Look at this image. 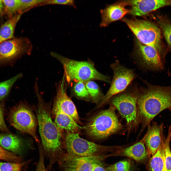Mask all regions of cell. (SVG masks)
I'll return each mask as SVG.
<instances>
[{
	"label": "cell",
	"mask_w": 171,
	"mask_h": 171,
	"mask_svg": "<svg viewBox=\"0 0 171 171\" xmlns=\"http://www.w3.org/2000/svg\"><path fill=\"white\" fill-rule=\"evenodd\" d=\"M38 99L34 106L39 131L42 140V146L45 156L49 160L47 169L51 170L54 164L64 155V138L62 131L57 126L51 118L50 103H46L39 93L38 88H34Z\"/></svg>",
	"instance_id": "6da1fadb"
},
{
	"label": "cell",
	"mask_w": 171,
	"mask_h": 171,
	"mask_svg": "<svg viewBox=\"0 0 171 171\" xmlns=\"http://www.w3.org/2000/svg\"><path fill=\"white\" fill-rule=\"evenodd\" d=\"M137 105L138 121L144 128L160 112L171 108V86L148 84L138 91Z\"/></svg>",
	"instance_id": "7a4b0ae2"
},
{
	"label": "cell",
	"mask_w": 171,
	"mask_h": 171,
	"mask_svg": "<svg viewBox=\"0 0 171 171\" xmlns=\"http://www.w3.org/2000/svg\"><path fill=\"white\" fill-rule=\"evenodd\" d=\"M50 54L62 65L64 70L63 75L68 85L76 81L84 82L96 80L109 83L111 82L110 78L99 71L95 67L94 63L91 61L75 60L52 52Z\"/></svg>",
	"instance_id": "3957f363"
},
{
	"label": "cell",
	"mask_w": 171,
	"mask_h": 171,
	"mask_svg": "<svg viewBox=\"0 0 171 171\" xmlns=\"http://www.w3.org/2000/svg\"><path fill=\"white\" fill-rule=\"evenodd\" d=\"M111 106L91 117L84 127L86 134L95 139H102L116 132L122 127L115 112Z\"/></svg>",
	"instance_id": "277c9868"
},
{
	"label": "cell",
	"mask_w": 171,
	"mask_h": 171,
	"mask_svg": "<svg viewBox=\"0 0 171 171\" xmlns=\"http://www.w3.org/2000/svg\"><path fill=\"white\" fill-rule=\"evenodd\" d=\"M142 43L155 48L165 62L166 50L162 45L161 30L153 23L138 19H122Z\"/></svg>",
	"instance_id": "5b68a950"
},
{
	"label": "cell",
	"mask_w": 171,
	"mask_h": 171,
	"mask_svg": "<svg viewBox=\"0 0 171 171\" xmlns=\"http://www.w3.org/2000/svg\"><path fill=\"white\" fill-rule=\"evenodd\" d=\"M139 90L137 87L115 95L111 100V106L117 109L126 120L129 129L137 126L138 118L137 102Z\"/></svg>",
	"instance_id": "8992f818"
},
{
	"label": "cell",
	"mask_w": 171,
	"mask_h": 171,
	"mask_svg": "<svg viewBox=\"0 0 171 171\" xmlns=\"http://www.w3.org/2000/svg\"><path fill=\"white\" fill-rule=\"evenodd\" d=\"M9 118L11 125L31 135L37 142L39 143L36 134L37 119L27 104L22 103L14 107L10 111Z\"/></svg>",
	"instance_id": "52a82bcc"
},
{
	"label": "cell",
	"mask_w": 171,
	"mask_h": 171,
	"mask_svg": "<svg viewBox=\"0 0 171 171\" xmlns=\"http://www.w3.org/2000/svg\"><path fill=\"white\" fill-rule=\"evenodd\" d=\"M64 144L66 154L73 156L102 155V153L107 149L106 146L81 138L78 133H66L64 137Z\"/></svg>",
	"instance_id": "ba28073f"
},
{
	"label": "cell",
	"mask_w": 171,
	"mask_h": 171,
	"mask_svg": "<svg viewBox=\"0 0 171 171\" xmlns=\"http://www.w3.org/2000/svg\"><path fill=\"white\" fill-rule=\"evenodd\" d=\"M113 77L109 90L98 104L100 106L114 96L125 90L133 80L135 74L133 70L121 64L118 61L111 64Z\"/></svg>",
	"instance_id": "9c48e42d"
},
{
	"label": "cell",
	"mask_w": 171,
	"mask_h": 171,
	"mask_svg": "<svg viewBox=\"0 0 171 171\" xmlns=\"http://www.w3.org/2000/svg\"><path fill=\"white\" fill-rule=\"evenodd\" d=\"M33 46L25 37L13 38L0 43V61L14 59L24 55H30Z\"/></svg>",
	"instance_id": "30bf717a"
},
{
	"label": "cell",
	"mask_w": 171,
	"mask_h": 171,
	"mask_svg": "<svg viewBox=\"0 0 171 171\" xmlns=\"http://www.w3.org/2000/svg\"><path fill=\"white\" fill-rule=\"evenodd\" d=\"M68 84L63 75L62 79L56 85V95L52 111L58 110L71 117L78 124L81 123L76 106L67 95Z\"/></svg>",
	"instance_id": "8fae6325"
},
{
	"label": "cell",
	"mask_w": 171,
	"mask_h": 171,
	"mask_svg": "<svg viewBox=\"0 0 171 171\" xmlns=\"http://www.w3.org/2000/svg\"><path fill=\"white\" fill-rule=\"evenodd\" d=\"M104 157L102 155L76 157L65 154L58 162L63 171H92Z\"/></svg>",
	"instance_id": "7c38bea8"
},
{
	"label": "cell",
	"mask_w": 171,
	"mask_h": 171,
	"mask_svg": "<svg viewBox=\"0 0 171 171\" xmlns=\"http://www.w3.org/2000/svg\"><path fill=\"white\" fill-rule=\"evenodd\" d=\"M137 56L141 64L148 69L160 71L164 69L165 62L157 50L137 41Z\"/></svg>",
	"instance_id": "4fadbf2b"
},
{
	"label": "cell",
	"mask_w": 171,
	"mask_h": 171,
	"mask_svg": "<svg viewBox=\"0 0 171 171\" xmlns=\"http://www.w3.org/2000/svg\"><path fill=\"white\" fill-rule=\"evenodd\" d=\"M131 6L130 13L134 16H141L166 6L171 5V0H130L126 1Z\"/></svg>",
	"instance_id": "5bb4252c"
},
{
	"label": "cell",
	"mask_w": 171,
	"mask_h": 171,
	"mask_svg": "<svg viewBox=\"0 0 171 171\" xmlns=\"http://www.w3.org/2000/svg\"><path fill=\"white\" fill-rule=\"evenodd\" d=\"M164 124H158L153 122L148 128L146 133L145 143L149 156H153L155 153L166 138L164 134Z\"/></svg>",
	"instance_id": "9a60e30c"
},
{
	"label": "cell",
	"mask_w": 171,
	"mask_h": 171,
	"mask_svg": "<svg viewBox=\"0 0 171 171\" xmlns=\"http://www.w3.org/2000/svg\"><path fill=\"white\" fill-rule=\"evenodd\" d=\"M125 1L108 5L104 9L100 10L101 22V27L108 26L110 23L121 19L126 14L129 13L130 10L126 9L127 5Z\"/></svg>",
	"instance_id": "2e32d148"
},
{
	"label": "cell",
	"mask_w": 171,
	"mask_h": 171,
	"mask_svg": "<svg viewBox=\"0 0 171 171\" xmlns=\"http://www.w3.org/2000/svg\"><path fill=\"white\" fill-rule=\"evenodd\" d=\"M52 112L55 116L54 123L61 131L65 130L66 133H77L82 128L68 115L58 110Z\"/></svg>",
	"instance_id": "e0dca14e"
},
{
	"label": "cell",
	"mask_w": 171,
	"mask_h": 171,
	"mask_svg": "<svg viewBox=\"0 0 171 171\" xmlns=\"http://www.w3.org/2000/svg\"><path fill=\"white\" fill-rule=\"evenodd\" d=\"M23 144L22 140L15 135L0 133V145L7 151L19 153L21 151Z\"/></svg>",
	"instance_id": "ac0fdd59"
},
{
	"label": "cell",
	"mask_w": 171,
	"mask_h": 171,
	"mask_svg": "<svg viewBox=\"0 0 171 171\" xmlns=\"http://www.w3.org/2000/svg\"><path fill=\"white\" fill-rule=\"evenodd\" d=\"M145 135L140 141L124 149L123 154L137 161L142 160L148 155L144 146Z\"/></svg>",
	"instance_id": "d6986e66"
},
{
	"label": "cell",
	"mask_w": 171,
	"mask_h": 171,
	"mask_svg": "<svg viewBox=\"0 0 171 171\" xmlns=\"http://www.w3.org/2000/svg\"><path fill=\"white\" fill-rule=\"evenodd\" d=\"M22 14L18 13L5 22L0 28V43L14 38L15 28Z\"/></svg>",
	"instance_id": "ffe728a7"
},
{
	"label": "cell",
	"mask_w": 171,
	"mask_h": 171,
	"mask_svg": "<svg viewBox=\"0 0 171 171\" xmlns=\"http://www.w3.org/2000/svg\"><path fill=\"white\" fill-rule=\"evenodd\" d=\"M165 140L150 159L148 165L149 171H167L164 149Z\"/></svg>",
	"instance_id": "44dd1931"
},
{
	"label": "cell",
	"mask_w": 171,
	"mask_h": 171,
	"mask_svg": "<svg viewBox=\"0 0 171 171\" xmlns=\"http://www.w3.org/2000/svg\"><path fill=\"white\" fill-rule=\"evenodd\" d=\"M157 21L169 48L171 50V22L165 16L157 17Z\"/></svg>",
	"instance_id": "7402d4cb"
},
{
	"label": "cell",
	"mask_w": 171,
	"mask_h": 171,
	"mask_svg": "<svg viewBox=\"0 0 171 171\" xmlns=\"http://www.w3.org/2000/svg\"><path fill=\"white\" fill-rule=\"evenodd\" d=\"M71 83L72 84L71 88V91L75 97L78 99L86 101L91 100L90 96L84 82L76 81Z\"/></svg>",
	"instance_id": "603a6c76"
},
{
	"label": "cell",
	"mask_w": 171,
	"mask_h": 171,
	"mask_svg": "<svg viewBox=\"0 0 171 171\" xmlns=\"http://www.w3.org/2000/svg\"><path fill=\"white\" fill-rule=\"evenodd\" d=\"M91 100L98 104L104 96L98 85L93 81L84 82Z\"/></svg>",
	"instance_id": "cb8c5ba5"
},
{
	"label": "cell",
	"mask_w": 171,
	"mask_h": 171,
	"mask_svg": "<svg viewBox=\"0 0 171 171\" xmlns=\"http://www.w3.org/2000/svg\"><path fill=\"white\" fill-rule=\"evenodd\" d=\"M2 1L4 11L10 18L18 13H22L20 11V0H2Z\"/></svg>",
	"instance_id": "d4e9b609"
},
{
	"label": "cell",
	"mask_w": 171,
	"mask_h": 171,
	"mask_svg": "<svg viewBox=\"0 0 171 171\" xmlns=\"http://www.w3.org/2000/svg\"><path fill=\"white\" fill-rule=\"evenodd\" d=\"M22 76L20 73L6 81L0 83V100L6 96L14 84Z\"/></svg>",
	"instance_id": "484cf974"
},
{
	"label": "cell",
	"mask_w": 171,
	"mask_h": 171,
	"mask_svg": "<svg viewBox=\"0 0 171 171\" xmlns=\"http://www.w3.org/2000/svg\"><path fill=\"white\" fill-rule=\"evenodd\" d=\"M171 139V124L169 126L167 136L164 143V149L165 163L167 171H171V151L170 142Z\"/></svg>",
	"instance_id": "4316f807"
},
{
	"label": "cell",
	"mask_w": 171,
	"mask_h": 171,
	"mask_svg": "<svg viewBox=\"0 0 171 171\" xmlns=\"http://www.w3.org/2000/svg\"><path fill=\"white\" fill-rule=\"evenodd\" d=\"M29 162L28 161L21 163L0 162V171H21L23 167Z\"/></svg>",
	"instance_id": "83f0119b"
},
{
	"label": "cell",
	"mask_w": 171,
	"mask_h": 171,
	"mask_svg": "<svg viewBox=\"0 0 171 171\" xmlns=\"http://www.w3.org/2000/svg\"><path fill=\"white\" fill-rule=\"evenodd\" d=\"M0 159L15 163H21L22 161L21 157L6 150L0 146Z\"/></svg>",
	"instance_id": "f1b7e54d"
},
{
	"label": "cell",
	"mask_w": 171,
	"mask_h": 171,
	"mask_svg": "<svg viewBox=\"0 0 171 171\" xmlns=\"http://www.w3.org/2000/svg\"><path fill=\"white\" fill-rule=\"evenodd\" d=\"M46 0H20V11L23 14L34 7L41 5Z\"/></svg>",
	"instance_id": "f546056e"
},
{
	"label": "cell",
	"mask_w": 171,
	"mask_h": 171,
	"mask_svg": "<svg viewBox=\"0 0 171 171\" xmlns=\"http://www.w3.org/2000/svg\"><path fill=\"white\" fill-rule=\"evenodd\" d=\"M130 163L129 162H119L110 165L107 168L108 171H129Z\"/></svg>",
	"instance_id": "4dcf8cb0"
},
{
	"label": "cell",
	"mask_w": 171,
	"mask_h": 171,
	"mask_svg": "<svg viewBox=\"0 0 171 171\" xmlns=\"http://www.w3.org/2000/svg\"><path fill=\"white\" fill-rule=\"evenodd\" d=\"M52 4L67 5L76 7L75 2L73 0H46L42 5Z\"/></svg>",
	"instance_id": "1f68e13d"
},
{
	"label": "cell",
	"mask_w": 171,
	"mask_h": 171,
	"mask_svg": "<svg viewBox=\"0 0 171 171\" xmlns=\"http://www.w3.org/2000/svg\"><path fill=\"white\" fill-rule=\"evenodd\" d=\"M39 158L37 164L35 171H46L44 164L45 153L43 148L38 147Z\"/></svg>",
	"instance_id": "d6a6232c"
},
{
	"label": "cell",
	"mask_w": 171,
	"mask_h": 171,
	"mask_svg": "<svg viewBox=\"0 0 171 171\" xmlns=\"http://www.w3.org/2000/svg\"><path fill=\"white\" fill-rule=\"evenodd\" d=\"M0 129L8 131V129L5 124L3 117V113L2 108L0 106Z\"/></svg>",
	"instance_id": "836d02e7"
},
{
	"label": "cell",
	"mask_w": 171,
	"mask_h": 171,
	"mask_svg": "<svg viewBox=\"0 0 171 171\" xmlns=\"http://www.w3.org/2000/svg\"><path fill=\"white\" fill-rule=\"evenodd\" d=\"M92 171H107L101 165V164L96 165Z\"/></svg>",
	"instance_id": "e575fe53"
},
{
	"label": "cell",
	"mask_w": 171,
	"mask_h": 171,
	"mask_svg": "<svg viewBox=\"0 0 171 171\" xmlns=\"http://www.w3.org/2000/svg\"><path fill=\"white\" fill-rule=\"evenodd\" d=\"M4 5L2 0H0V14L2 13L4 9Z\"/></svg>",
	"instance_id": "d590c367"
},
{
	"label": "cell",
	"mask_w": 171,
	"mask_h": 171,
	"mask_svg": "<svg viewBox=\"0 0 171 171\" xmlns=\"http://www.w3.org/2000/svg\"><path fill=\"white\" fill-rule=\"evenodd\" d=\"M169 76H171V73L169 72L168 73Z\"/></svg>",
	"instance_id": "8d00e7d4"
},
{
	"label": "cell",
	"mask_w": 171,
	"mask_h": 171,
	"mask_svg": "<svg viewBox=\"0 0 171 171\" xmlns=\"http://www.w3.org/2000/svg\"><path fill=\"white\" fill-rule=\"evenodd\" d=\"M169 109L170 110V111H171V108L170 109Z\"/></svg>",
	"instance_id": "74e56055"
}]
</instances>
